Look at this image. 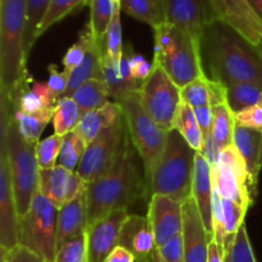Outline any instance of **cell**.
I'll return each instance as SVG.
<instances>
[{"label":"cell","mask_w":262,"mask_h":262,"mask_svg":"<svg viewBox=\"0 0 262 262\" xmlns=\"http://www.w3.org/2000/svg\"><path fill=\"white\" fill-rule=\"evenodd\" d=\"M206 76L224 86L237 82L262 84V58L256 45L223 20H210L200 41Z\"/></svg>","instance_id":"cell-1"},{"label":"cell","mask_w":262,"mask_h":262,"mask_svg":"<svg viewBox=\"0 0 262 262\" xmlns=\"http://www.w3.org/2000/svg\"><path fill=\"white\" fill-rule=\"evenodd\" d=\"M133 148L127 135L122 152L113 168L96 182L89 184V227L115 210H128L141 194L145 196V179L136 164Z\"/></svg>","instance_id":"cell-2"},{"label":"cell","mask_w":262,"mask_h":262,"mask_svg":"<svg viewBox=\"0 0 262 262\" xmlns=\"http://www.w3.org/2000/svg\"><path fill=\"white\" fill-rule=\"evenodd\" d=\"M0 141L7 147L18 217H22L30 209L38 189L40 168L36 159V146L27 142L20 135L9 101L5 97H2Z\"/></svg>","instance_id":"cell-3"},{"label":"cell","mask_w":262,"mask_h":262,"mask_svg":"<svg viewBox=\"0 0 262 262\" xmlns=\"http://www.w3.org/2000/svg\"><path fill=\"white\" fill-rule=\"evenodd\" d=\"M154 38L152 66L164 69L179 89L206 76L200 41L166 22L154 28Z\"/></svg>","instance_id":"cell-4"},{"label":"cell","mask_w":262,"mask_h":262,"mask_svg":"<svg viewBox=\"0 0 262 262\" xmlns=\"http://www.w3.org/2000/svg\"><path fill=\"white\" fill-rule=\"evenodd\" d=\"M117 102L122 106L123 118L130 142L142 161L145 197L150 201L154 174L163 156L169 130L161 128L148 114L142 105L138 91L125 95Z\"/></svg>","instance_id":"cell-5"},{"label":"cell","mask_w":262,"mask_h":262,"mask_svg":"<svg viewBox=\"0 0 262 262\" xmlns=\"http://www.w3.org/2000/svg\"><path fill=\"white\" fill-rule=\"evenodd\" d=\"M26 0H0V91L8 95L27 76L23 41Z\"/></svg>","instance_id":"cell-6"},{"label":"cell","mask_w":262,"mask_h":262,"mask_svg":"<svg viewBox=\"0 0 262 262\" xmlns=\"http://www.w3.org/2000/svg\"><path fill=\"white\" fill-rule=\"evenodd\" d=\"M196 151L176 129L169 130L165 148L160 159L152 184L150 200L154 194H164L184 202L192 196V181Z\"/></svg>","instance_id":"cell-7"},{"label":"cell","mask_w":262,"mask_h":262,"mask_svg":"<svg viewBox=\"0 0 262 262\" xmlns=\"http://www.w3.org/2000/svg\"><path fill=\"white\" fill-rule=\"evenodd\" d=\"M56 220L58 209L37 189L28 211L19 217V245L53 262L55 257Z\"/></svg>","instance_id":"cell-8"},{"label":"cell","mask_w":262,"mask_h":262,"mask_svg":"<svg viewBox=\"0 0 262 262\" xmlns=\"http://www.w3.org/2000/svg\"><path fill=\"white\" fill-rule=\"evenodd\" d=\"M128 130L124 118L102 130L89 146L77 168V173L89 184L107 173L122 152Z\"/></svg>","instance_id":"cell-9"},{"label":"cell","mask_w":262,"mask_h":262,"mask_svg":"<svg viewBox=\"0 0 262 262\" xmlns=\"http://www.w3.org/2000/svg\"><path fill=\"white\" fill-rule=\"evenodd\" d=\"M142 105L152 119L166 130L173 129L174 118L182 104L181 89L160 67H154L150 77L138 90Z\"/></svg>","instance_id":"cell-10"},{"label":"cell","mask_w":262,"mask_h":262,"mask_svg":"<svg viewBox=\"0 0 262 262\" xmlns=\"http://www.w3.org/2000/svg\"><path fill=\"white\" fill-rule=\"evenodd\" d=\"M19 245V217L13 191L7 147L0 141V248L10 251Z\"/></svg>","instance_id":"cell-11"},{"label":"cell","mask_w":262,"mask_h":262,"mask_svg":"<svg viewBox=\"0 0 262 262\" xmlns=\"http://www.w3.org/2000/svg\"><path fill=\"white\" fill-rule=\"evenodd\" d=\"M165 22L201 41L205 27L214 19L209 0H164Z\"/></svg>","instance_id":"cell-12"},{"label":"cell","mask_w":262,"mask_h":262,"mask_svg":"<svg viewBox=\"0 0 262 262\" xmlns=\"http://www.w3.org/2000/svg\"><path fill=\"white\" fill-rule=\"evenodd\" d=\"M87 188L89 183L77 171L60 165L38 171V189L58 210L84 193Z\"/></svg>","instance_id":"cell-13"},{"label":"cell","mask_w":262,"mask_h":262,"mask_svg":"<svg viewBox=\"0 0 262 262\" xmlns=\"http://www.w3.org/2000/svg\"><path fill=\"white\" fill-rule=\"evenodd\" d=\"M146 216L159 248L183 230V202L164 194H154L148 201Z\"/></svg>","instance_id":"cell-14"},{"label":"cell","mask_w":262,"mask_h":262,"mask_svg":"<svg viewBox=\"0 0 262 262\" xmlns=\"http://www.w3.org/2000/svg\"><path fill=\"white\" fill-rule=\"evenodd\" d=\"M216 19L232 26L250 42L257 45L262 40V20L248 0H209Z\"/></svg>","instance_id":"cell-15"},{"label":"cell","mask_w":262,"mask_h":262,"mask_svg":"<svg viewBox=\"0 0 262 262\" xmlns=\"http://www.w3.org/2000/svg\"><path fill=\"white\" fill-rule=\"evenodd\" d=\"M2 97L9 101L12 112L26 114H36L54 109L59 101L48 83L35 81L30 73L23 77L9 94L2 95Z\"/></svg>","instance_id":"cell-16"},{"label":"cell","mask_w":262,"mask_h":262,"mask_svg":"<svg viewBox=\"0 0 262 262\" xmlns=\"http://www.w3.org/2000/svg\"><path fill=\"white\" fill-rule=\"evenodd\" d=\"M129 216L127 209L115 210L87 229L90 262H104L109 253L119 246L123 225Z\"/></svg>","instance_id":"cell-17"},{"label":"cell","mask_w":262,"mask_h":262,"mask_svg":"<svg viewBox=\"0 0 262 262\" xmlns=\"http://www.w3.org/2000/svg\"><path fill=\"white\" fill-rule=\"evenodd\" d=\"M184 262H207L212 235L206 230L193 196L183 202Z\"/></svg>","instance_id":"cell-18"},{"label":"cell","mask_w":262,"mask_h":262,"mask_svg":"<svg viewBox=\"0 0 262 262\" xmlns=\"http://www.w3.org/2000/svg\"><path fill=\"white\" fill-rule=\"evenodd\" d=\"M87 229H89V205H87L86 191L58 210L55 253L69 239L83 234Z\"/></svg>","instance_id":"cell-19"},{"label":"cell","mask_w":262,"mask_h":262,"mask_svg":"<svg viewBox=\"0 0 262 262\" xmlns=\"http://www.w3.org/2000/svg\"><path fill=\"white\" fill-rule=\"evenodd\" d=\"M119 245L132 251L138 262L151 260L158 247L147 216L129 214L123 225Z\"/></svg>","instance_id":"cell-20"},{"label":"cell","mask_w":262,"mask_h":262,"mask_svg":"<svg viewBox=\"0 0 262 262\" xmlns=\"http://www.w3.org/2000/svg\"><path fill=\"white\" fill-rule=\"evenodd\" d=\"M212 166L201 152H196L192 196L196 200L206 230L212 235Z\"/></svg>","instance_id":"cell-21"},{"label":"cell","mask_w":262,"mask_h":262,"mask_svg":"<svg viewBox=\"0 0 262 262\" xmlns=\"http://www.w3.org/2000/svg\"><path fill=\"white\" fill-rule=\"evenodd\" d=\"M233 145L243 156L250 173L251 183L257 192L258 177L262 169V130L235 125Z\"/></svg>","instance_id":"cell-22"},{"label":"cell","mask_w":262,"mask_h":262,"mask_svg":"<svg viewBox=\"0 0 262 262\" xmlns=\"http://www.w3.org/2000/svg\"><path fill=\"white\" fill-rule=\"evenodd\" d=\"M122 117L123 112L119 102L109 101L99 109L82 114L76 130L89 146L102 130L112 127Z\"/></svg>","instance_id":"cell-23"},{"label":"cell","mask_w":262,"mask_h":262,"mask_svg":"<svg viewBox=\"0 0 262 262\" xmlns=\"http://www.w3.org/2000/svg\"><path fill=\"white\" fill-rule=\"evenodd\" d=\"M102 58H104V42L96 40L91 31L86 55L82 63L71 73L66 96H71L82 83L89 79H102Z\"/></svg>","instance_id":"cell-24"},{"label":"cell","mask_w":262,"mask_h":262,"mask_svg":"<svg viewBox=\"0 0 262 262\" xmlns=\"http://www.w3.org/2000/svg\"><path fill=\"white\" fill-rule=\"evenodd\" d=\"M71 97L78 105L82 114H86L109 102L110 92L104 79L92 78L82 83Z\"/></svg>","instance_id":"cell-25"},{"label":"cell","mask_w":262,"mask_h":262,"mask_svg":"<svg viewBox=\"0 0 262 262\" xmlns=\"http://www.w3.org/2000/svg\"><path fill=\"white\" fill-rule=\"evenodd\" d=\"M173 129L178 130L182 137L187 141V143L196 152L202 154L205 146L204 133H202L201 127L197 122L193 109L189 105H187L186 102L182 101V104L179 105L178 112H177L176 118H174Z\"/></svg>","instance_id":"cell-26"},{"label":"cell","mask_w":262,"mask_h":262,"mask_svg":"<svg viewBox=\"0 0 262 262\" xmlns=\"http://www.w3.org/2000/svg\"><path fill=\"white\" fill-rule=\"evenodd\" d=\"M122 12L152 28L165 22L164 0H120Z\"/></svg>","instance_id":"cell-27"},{"label":"cell","mask_w":262,"mask_h":262,"mask_svg":"<svg viewBox=\"0 0 262 262\" xmlns=\"http://www.w3.org/2000/svg\"><path fill=\"white\" fill-rule=\"evenodd\" d=\"M212 113H214L212 137H214L217 151L220 152L225 147L233 145V137H234V129L237 123H235L234 113L232 112L227 102L212 107Z\"/></svg>","instance_id":"cell-28"},{"label":"cell","mask_w":262,"mask_h":262,"mask_svg":"<svg viewBox=\"0 0 262 262\" xmlns=\"http://www.w3.org/2000/svg\"><path fill=\"white\" fill-rule=\"evenodd\" d=\"M54 112H55V107L50 110H45V112L36 113V114H26V113L20 112L12 113L20 135L25 137L27 142L36 146L40 142L43 129L48 127L49 123L53 122Z\"/></svg>","instance_id":"cell-29"},{"label":"cell","mask_w":262,"mask_h":262,"mask_svg":"<svg viewBox=\"0 0 262 262\" xmlns=\"http://www.w3.org/2000/svg\"><path fill=\"white\" fill-rule=\"evenodd\" d=\"M225 87H227V104L234 114L253 105L260 104L262 84L252 83V82H237Z\"/></svg>","instance_id":"cell-30"},{"label":"cell","mask_w":262,"mask_h":262,"mask_svg":"<svg viewBox=\"0 0 262 262\" xmlns=\"http://www.w3.org/2000/svg\"><path fill=\"white\" fill-rule=\"evenodd\" d=\"M51 0H26V31L23 49L28 60L31 50L37 41V30L45 17Z\"/></svg>","instance_id":"cell-31"},{"label":"cell","mask_w":262,"mask_h":262,"mask_svg":"<svg viewBox=\"0 0 262 262\" xmlns=\"http://www.w3.org/2000/svg\"><path fill=\"white\" fill-rule=\"evenodd\" d=\"M81 117V110L71 96L60 97L53 117L54 133L59 136H66L73 132L78 125Z\"/></svg>","instance_id":"cell-32"},{"label":"cell","mask_w":262,"mask_h":262,"mask_svg":"<svg viewBox=\"0 0 262 262\" xmlns=\"http://www.w3.org/2000/svg\"><path fill=\"white\" fill-rule=\"evenodd\" d=\"M117 0H89L90 22L87 25L91 28L95 38L104 42V37L113 19Z\"/></svg>","instance_id":"cell-33"},{"label":"cell","mask_w":262,"mask_h":262,"mask_svg":"<svg viewBox=\"0 0 262 262\" xmlns=\"http://www.w3.org/2000/svg\"><path fill=\"white\" fill-rule=\"evenodd\" d=\"M120 15H122V3L120 0H117L114 15L104 37V55L114 61H119L124 51Z\"/></svg>","instance_id":"cell-34"},{"label":"cell","mask_w":262,"mask_h":262,"mask_svg":"<svg viewBox=\"0 0 262 262\" xmlns=\"http://www.w3.org/2000/svg\"><path fill=\"white\" fill-rule=\"evenodd\" d=\"M86 150L87 143L74 129L73 132L68 133L63 137V146H61L60 155H59L58 165L63 166L68 170L77 171V168H78Z\"/></svg>","instance_id":"cell-35"},{"label":"cell","mask_w":262,"mask_h":262,"mask_svg":"<svg viewBox=\"0 0 262 262\" xmlns=\"http://www.w3.org/2000/svg\"><path fill=\"white\" fill-rule=\"evenodd\" d=\"M89 0H51L42 22L40 23L37 30V38L46 32L50 27L60 22L61 19L71 14L72 12L81 5H87Z\"/></svg>","instance_id":"cell-36"},{"label":"cell","mask_w":262,"mask_h":262,"mask_svg":"<svg viewBox=\"0 0 262 262\" xmlns=\"http://www.w3.org/2000/svg\"><path fill=\"white\" fill-rule=\"evenodd\" d=\"M182 101L194 109L200 106H210L211 97V79L207 76L200 77L181 89Z\"/></svg>","instance_id":"cell-37"},{"label":"cell","mask_w":262,"mask_h":262,"mask_svg":"<svg viewBox=\"0 0 262 262\" xmlns=\"http://www.w3.org/2000/svg\"><path fill=\"white\" fill-rule=\"evenodd\" d=\"M63 137L64 136L54 133L43 140H40V142L36 145V159H37L38 168L51 169L58 165L59 155L63 146Z\"/></svg>","instance_id":"cell-38"},{"label":"cell","mask_w":262,"mask_h":262,"mask_svg":"<svg viewBox=\"0 0 262 262\" xmlns=\"http://www.w3.org/2000/svg\"><path fill=\"white\" fill-rule=\"evenodd\" d=\"M53 262H90L87 232L69 239L56 251Z\"/></svg>","instance_id":"cell-39"},{"label":"cell","mask_w":262,"mask_h":262,"mask_svg":"<svg viewBox=\"0 0 262 262\" xmlns=\"http://www.w3.org/2000/svg\"><path fill=\"white\" fill-rule=\"evenodd\" d=\"M225 262H257L246 225L241 228L237 237L225 252Z\"/></svg>","instance_id":"cell-40"},{"label":"cell","mask_w":262,"mask_h":262,"mask_svg":"<svg viewBox=\"0 0 262 262\" xmlns=\"http://www.w3.org/2000/svg\"><path fill=\"white\" fill-rule=\"evenodd\" d=\"M222 207L223 216H224L225 230L230 238L237 237L241 228L245 225V217L248 209L239 202L233 201V200L223 199L222 197Z\"/></svg>","instance_id":"cell-41"},{"label":"cell","mask_w":262,"mask_h":262,"mask_svg":"<svg viewBox=\"0 0 262 262\" xmlns=\"http://www.w3.org/2000/svg\"><path fill=\"white\" fill-rule=\"evenodd\" d=\"M90 36H91V28H90L89 25H86L84 30L81 31V33H79L78 40L67 50L66 55L63 56L64 69L68 71L69 73H72L84 59Z\"/></svg>","instance_id":"cell-42"},{"label":"cell","mask_w":262,"mask_h":262,"mask_svg":"<svg viewBox=\"0 0 262 262\" xmlns=\"http://www.w3.org/2000/svg\"><path fill=\"white\" fill-rule=\"evenodd\" d=\"M49 78H48V86L50 87L51 91L56 95L58 99L66 96L67 90L69 86V79H71V73L68 71H59L58 67L55 64H50L48 67Z\"/></svg>","instance_id":"cell-43"},{"label":"cell","mask_w":262,"mask_h":262,"mask_svg":"<svg viewBox=\"0 0 262 262\" xmlns=\"http://www.w3.org/2000/svg\"><path fill=\"white\" fill-rule=\"evenodd\" d=\"M158 252L165 262H184V243L182 233L159 247Z\"/></svg>","instance_id":"cell-44"},{"label":"cell","mask_w":262,"mask_h":262,"mask_svg":"<svg viewBox=\"0 0 262 262\" xmlns=\"http://www.w3.org/2000/svg\"><path fill=\"white\" fill-rule=\"evenodd\" d=\"M235 123L241 127L262 130V105H253L234 114Z\"/></svg>","instance_id":"cell-45"},{"label":"cell","mask_w":262,"mask_h":262,"mask_svg":"<svg viewBox=\"0 0 262 262\" xmlns=\"http://www.w3.org/2000/svg\"><path fill=\"white\" fill-rule=\"evenodd\" d=\"M2 262H49L30 248L18 245L10 251H2Z\"/></svg>","instance_id":"cell-46"},{"label":"cell","mask_w":262,"mask_h":262,"mask_svg":"<svg viewBox=\"0 0 262 262\" xmlns=\"http://www.w3.org/2000/svg\"><path fill=\"white\" fill-rule=\"evenodd\" d=\"M152 68V63H150L145 56L140 55V54H135L132 51V54H130V69H132L133 78L138 83L142 84L150 77Z\"/></svg>","instance_id":"cell-47"},{"label":"cell","mask_w":262,"mask_h":262,"mask_svg":"<svg viewBox=\"0 0 262 262\" xmlns=\"http://www.w3.org/2000/svg\"><path fill=\"white\" fill-rule=\"evenodd\" d=\"M194 115L197 118L200 127H201L204 137L206 140L212 133V123H214V113H212L211 106H200L193 109Z\"/></svg>","instance_id":"cell-48"},{"label":"cell","mask_w":262,"mask_h":262,"mask_svg":"<svg viewBox=\"0 0 262 262\" xmlns=\"http://www.w3.org/2000/svg\"><path fill=\"white\" fill-rule=\"evenodd\" d=\"M104 262H138L135 253L124 246H117Z\"/></svg>","instance_id":"cell-49"},{"label":"cell","mask_w":262,"mask_h":262,"mask_svg":"<svg viewBox=\"0 0 262 262\" xmlns=\"http://www.w3.org/2000/svg\"><path fill=\"white\" fill-rule=\"evenodd\" d=\"M207 262H225V256L224 252L220 250V247L217 246V243L214 239H211L209 247V258Z\"/></svg>","instance_id":"cell-50"},{"label":"cell","mask_w":262,"mask_h":262,"mask_svg":"<svg viewBox=\"0 0 262 262\" xmlns=\"http://www.w3.org/2000/svg\"><path fill=\"white\" fill-rule=\"evenodd\" d=\"M248 2L256 12V14L258 15V18L262 20V0H248Z\"/></svg>","instance_id":"cell-51"},{"label":"cell","mask_w":262,"mask_h":262,"mask_svg":"<svg viewBox=\"0 0 262 262\" xmlns=\"http://www.w3.org/2000/svg\"><path fill=\"white\" fill-rule=\"evenodd\" d=\"M150 262H165V261L163 260V258H161V256L159 255L158 248H156L155 252H154V253H152V256H151V260H150Z\"/></svg>","instance_id":"cell-52"},{"label":"cell","mask_w":262,"mask_h":262,"mask_svg":"<svg viewBox=\"0 0 262 262\" xmlns=\"http://www.w3.org/2000/svg\"><path fill=\"white\" fill-rule=\"evenodd\" d=\"M256 48H257V51H258V53H260V55H261V58H262V40L257 43V45H256Z\"/></svg>","instance_id":"cell-53"},{"label":"cell","mask_w":262,"mask_h":262,"mask_svg":"<svg viewBox=\"0 0 262 262\" xmlns=\"http://www.w3.org/2000/svg\"><path fill=\"white\" fill-rule=\"evenodd\" d=\"M260 105H262V97H261V101H260Z\"/></svg>","instance_id":"cell-54"}]
</instances>
